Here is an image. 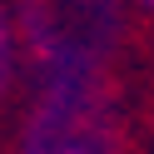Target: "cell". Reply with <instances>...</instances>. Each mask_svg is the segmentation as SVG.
<instances>
[{
  "label": "cell",
  "mask_w": 154,
  "mask_h": 154,
  "mask_svg": "<svg viewBox=\"0 0 154 154\" xmlns=\"http://www.w3.org/2000/svg\"><path fill=\"white\" fill-rule=\"evenodd\" d=\"M119 35V0H20V40L35 60V80L109 75Z\"/></svg>",
  "instance_id": "1"
},
{
  "label": "cell",
  "mask_w": 154,
  "mask_h": 154,
  "mask_svg": "<svg viewBox=\"0 0 154 154\" xmlns=\"http://www.w3.org/2000/svg\"><path fill=\"white\" fill-rule=\"evenodd\" d=\"M20 154H119V109L109 75L35 80Z\"/></svg>",
  "instance_id": "2"
},
{
  "label": "cell",
  "mask_w": 154,
  "mask_h": 154,
  "mask_svg": "<svg viewBox=\"0 0 154 154\" xmlns=\"http://www.w3.org/2000/svg\"><path fill=\"white\" fill-rule=\"evenodd\" d=\"M10 75H15V20L5 10V0H0V94H5Z\"/></svg>",
  "instance_id": "3"
},
{
  "label": "cell",
  "mask_w": 154,
  "mask_h": 154,
  "mask_svg": "<svg viewBox=\"0 0 154 154\" xmlns=\"http://www.w3.org/2000/svg\"><path fill=\"white\" fill-rule=\"evenodd\" d=\"M134 5H139V10H149V15H154V0H134Z\"/></svg>",
  "instance_id": "4"
}]
</instances>
